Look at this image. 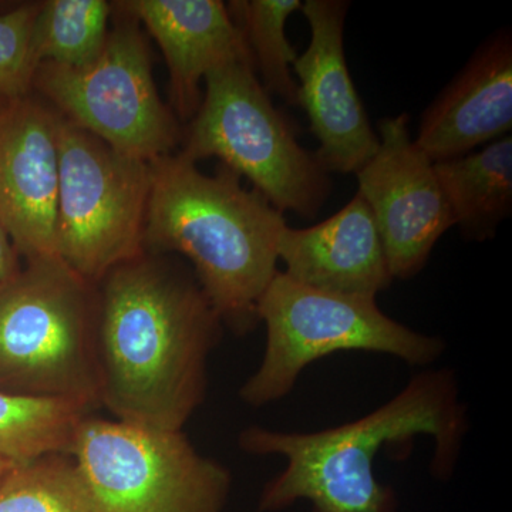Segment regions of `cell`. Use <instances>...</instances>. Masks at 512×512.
Returning <instances> with one entry per match:
<instances>
[{
	"mask_svg": "<svg viewBox=\"0 0 512 512\" xmlns=\"http://www.w3.org/2000/svg\"><path fill=\"white\" fill-rule=\"evenodd\" d=\"M100 406L117 420L183 430L200 407L222 322L195 275L143 254L97 285Z\"/></svg>",
	"mask_w": 512,
	"mask_h": 512,
	"instance_id": "obj_1",
	"label": "cell"
},
{
	"mask_svg": "<svg viewBox=\"0 0 512 512\" xmlns=\"http://www.w3.org/2000/svg\"><path fill=\"white\" fill-rule=\"evenodd\" d=\"M467 431L456 375L429 370L375 412L315 433L248 427L239 447L254 456H282L285 470L262 490L259 512H279L298 501L312 512H397L393 488L376 480L375 461L384 444L427 434L434 440L431 471L453 476Z\"/></svg>",
	"mask_w": 512,
	"mask_h": 512,
	"instance_id": "obj_2",
	"label": "cell"
},
{
	"mask_svg": "<svg viewBox=\"0 0 512 512\" xmlns=\"http://www.w3.org/2000/svg\"><path fill=\"white\" fill-rule=\"evenodd\" d=\"M150 168L144 251L190 259L222 325L247 335L261 323L259 299L279 271L284 214L225 165L205 174L178 153Z\"/></svg>",
	"mask_w": 512,
	"mask_h": 512,
	"instance_id": "obj_3",
	"label": "cell"
},
{
	"mask_svg": "<svg viewBox=\"0 0 512 512\" xmlns=\"http://www.w3.org/2000/svg\"><path fill=\"white\" fill-rule=\"evenodd\" d=\"M99 292L62 259L0 285V392L100 406Z\"/></svg>",
	"mask_w": 512,
	"mask_h": 512,
	"instance_id": "obj_4",
	"label": "cell"
},
{
	"mask_svg": "<svg viewBox=\"0 0 512 512\" xmlns=\"http://www.w3.org/2000/svg\"><path fill=\"white\" fill-rule=\"evenodd\" d=\"M181 143V156L194 163L220 158L282 214L316 217L332 190L328 171L275 109L252 59L235 60L205 76L200 109Z\"/></svg>",
	"mask_w": 512,
	"mask_h": 512,
	"instance_id": "obj_5",
	"label": "cell"
},
{
	"mask_svg": "<svg viewBox=\"0 0 512 512\" xmlns=\"http://www.w3.org/2000/svg\"><path fill=\"white\" fill-rule=\"evenodd\" d=\"M266 346L258 370L239 390L252 407L292 392L311 363L338 352H375L412 366L436 362L446 343L407 328L380 311L376 299L338 295L299 284L278 271L258 302Z\"/></svg>",
	"mask_w": 512,
	"mask_h": 512,
	"instance_id": "obj_6",
	"label": "cell"
},
{
	"mask_svg": "<svg viewBox=\"0 0 512 512\" xmlns=\"http://www.w3.org/2000/svg\"><path fill=\"white\" fill-rule=\"evenodd\" d=\"M113 15L116 22L96 59L82 67L39 64L33 92L62 119L124 156L151 163L173 154L184 133L158 94L140 23Z\"/></svg>",
	"mask_w": 512,
	"mask_h": 512,
	"instance_id": "obj_7",
	"label": "cell"
},
{
	"mask_svg": "<svg viewBox=\"0 0 512 512\" xmlns=\"http://www.w3.org/2000/svg\"><path fill=\"white\" fill-rule=\"evenodd\" d=\"M70 456L100 512H222L232 477L201 456L183 430L87 414Z\"/></svg>",
	"mask_w": 512,
	"mask_h": 512,
	"instance_id": "obj_8",
	"label": "cell"
},
{
	"mask_svg": "<svg viewBox=\"0 0 512 512\" xmlns=\"http://www.w3.org/2000/svg\"><path fill=\"white\" fill-rule=\"evenodd\" d=\"M57 144L59 256L99 285L111 269L146 254L150 163L124 156L60 116Z\"/></svg>",
	"mask_w": 512,
	"mask_h": 512,
	"instance_id": "obj_9",
	"label": "cell"
},
{
	"mask_svg": "<svg viewBox=\"0 0 512 512\" xmlns=\"http://www.w3.org/2000/svg\"><path fill=\"white\" fill-rule=\"evenodd\" d=\"M409 124L407 113L379 120V147L356 173L357 192L375 218L393 281L419 275L454 227L434 163L414 143Z\"/></svg>",
	"mask_w": 512,
	"mask_h": 512,
	"instance_id": "obj_10",
	"label": "cell"
},
{
	"mask_svg": "<svg viewBox=\"0 0 512 512\" xmlns=\"http://www.w3.org/2000/svg\"><path fill=\"white\" fill-rule=\"evenodd\" d=\"M308 49L293 64L298 103L318 140L316 157L328 173H357L379 147V138L350 76L345 56V0H306Z\"/></svg>",
	"mask_w": 512,
	"mask_h": 512,
	"instance_id": "obj_11",
	"label": "cell"
},
{
	"mask_svg": "<svg viewBox=\"0 0 512 512\" xmlns=\"http://www.w3.org/2000/svg\"><path fill=\"white\" fill-rule=\"evenodd\" d=\"M57 123L59 114L32 94L0 114V222L26 262L60 259Z\"/></svg>",
	"mask_w": 512,
	"mask_h": 512,
	"instance_id": "obj_12",
	"label": "cell"
},
{
	"mask_svg": "<svg viewBox=\"0 0 512 512\" xmlns=\"http://www.w3.org/2000/svg\"><path fill=\"white\" fill-rule=\"evenodd\" d=\"M114 12L143 25L156 40L170 73L171 110L190 123L211 70L252 59L245 37L221 0H120Z\"/></svg>",
	"mask_w": 512,
	"mask_h": 512,
	"instance_id": "obj_13",
	"label": "cell"
},
{
	"mask_svg": "<svg viewBox=\"0 0 512 512\" xmlns=\"http://www.w3.org/2000/svg\"><path fill=\"white\" fill-rule=\"evenodd\" d=\"M511 130L512 36L501 29L424 111L414 143L439 163L473 153Z\"/></svg>",
	"mask_w": 512,
	"mask_h": 512,
	"instance_id": "obj_14",
	"label": "cell"
},
{
	"mask_svg": "<svg viewBox=\"0 0 512 512\" xmlns=\"http://www.w3.org/2000/svg\"><path fill=\"white\" fill-rule=\"evenodd\" d=\"M278 259L293 281L338 295L376 299L393 282L375 218L359 192L318 225H286Z\"/></svg>",
	"mask_w": 512,
	"mask_h": 512,
	"instance_id": "obj_15",
	"label": "cell"
},
{
	"mask_svg": "<svg viewBox=\"0 0 512 512\" xmlns=\"http://www.w3.org/2000/svg\"><path fill=\"white\" fill-rule=\"evenodd\" d=\"M454 227L468 241L484 242L512 214L511 134L473 153L434 163Z\"/></svg>",
	"mask_w": 512,
	"mask_h": 512,
	"instance_id": "obj_16",
	"label": "cell"
},
{
	"mask_svg": "<svg viewBox=\"0 0 512 512\" xmlns=\"http://www.w3.org/2000/svg\"><path fill=\"white\" fill-rule=\"evenodd\" d=\"M90 410L64 400L0 392V458L23 463L70 454L77 427Z\"/></svg>",
	"mask_w": 512,
	"mask_h": 512,
	"instance_id": "obj_17",
	"label": "cell"
},
{
	"mask_svg": "<svg viewBox=\"0 0 512 512\" xmlns=\"http://www.w3.org/2000/svg\"><path fill=\"white\" fill-rule=\"evenodd\" d=\"M111 3L106 0H46L40 2L30 55L36 69L42 63L82 67L96 59L109 36Z\"/></svg>",
	"mask_w": 512,
	"mask_h": 512,
	"instance_id": "obj_18",
	"label": "cell"
},
{
	"mask_svg": "<svg viewBox=\"0 0 512 512\" xmlns=\"http://www.w3.org/2000/svg\"><path fill=\"white\" fill-rule=\"evenodd\" d=\"M227 8L245 37L266 93L276 94L289 106H299L298 83L293 77L299 55L286 37L285 26L301 10V0H237Z\"/></svg>",
	"mask_w": 512,
	"mask_h": 512,
	"instance_id": "obj_19",
	"label": "cell"
},
{
	"mask_svg": "<svg viewBox=\"0 0 512 512\" xmlns=\"http://www.w3.org/2000/svg\"><path fill=\"white\" fill-rule=\"evenodd\" d=\"M0 512H100L70 454L16 463L0 480Z\"/></svg>",
	"mask_w": 512,
	"mask_h": 512,
	"instance_id": "obj_20",
	"label": "cell"
},
{
	"mask_svg": "<svg viewBox=\"0 0 512 512\" xmlns=\"http://www.w3.org/2000/svg\"><path fill=\"white\" fill-rule=\"evenodd\" d=\"M40 2H25L0 13V99H25L33 93L36 64L30 35Z\"/></svg>",
	"mask_w": 512,
	"mask_h": 512,
	"instance_id": "obj_21",
	"label": "cell"
},
{
	"mask_svg": "<svg viewBox=\"0 0 512 512\" xmlns=\"http://www.w3.org/2000/svg\"><path fill=\"white\" fill-rule=\"evenodd\" d=\"M20 269L18 251L13 247L12 239L0 222V285L15 278Z\"/></svg>",
	"mask_w": 512,
	"mask_h": 512,
	"instance_id": "obj_22",
	"label": "cell"
},
{
	"mask_svg": "<svg viewBox=\"0 0 512 512\" xmlns=\"http://www.w3.org/2000/svg\"><path fill=\"white\" fill-rule=\"evenodd\" d=\"M16 463H13V461L9 460H3V458H0V480H2L3 476H5L6 473L15 466Z\"/></svg>",
	"mask_w": 512,
	"mask_h": 512,
	"instance_id": "obj_23",
	"label": "cell"
},
{
	"mask_svg": "<svg viewBox=\"0 0 512 512\" xmlns=\"http://www.w3.org/2000/svg\"><path fill=\"white\" fill-rule=\"evenodd\" d=\"M9 103L10 101L8 100L0 99V114H2V111L6 109V106H8Z\"/></svg>",
	"mask_w": 512,
	"mask_h": 512,
	"instance_id": "obj_24",
	"label": "cell"
},
{
	"mask_svg": "<svg viewBox=\"0 0 512 512\" xmlns=\"http://www.w3.org/2000/svg\"><path fill=\"white\" fill-rule=\"evenodd\" d=\"M3 5H5V3L0 2V13L5 12V10L10 9V8H6V6H3Z\"/></svg>",
	"mask_w": 512,
	"mask_h": 512,
	"instance_id": "obj_25",
	"label": "cell"
}]
</instances>
